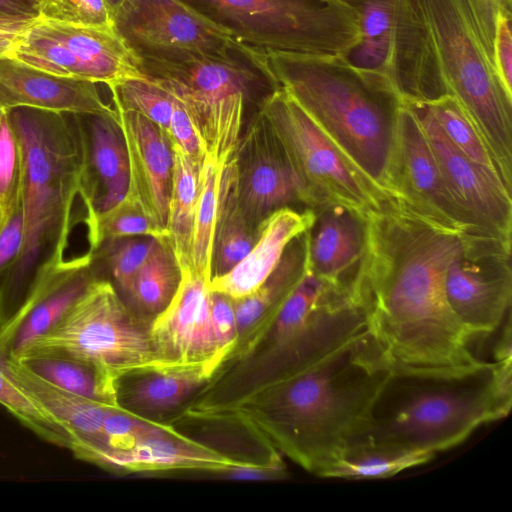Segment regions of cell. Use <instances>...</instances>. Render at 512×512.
Returning a JSON list of instances; mask_svg holds the SVG:
<instances>
[{"instance_id":"1","label":"cell","mask_w":512,"mask_h":512,"mask_svg":"<svg viewBox=\"0 0 512 512\" xmlns=\"http://www.w3.org/2000/svg\"><path fill=\"white\" fill-rule=\"evenodd\" d=\"M366 249L354 287L368 330L397 372L454 376L488 364L450 310L445 276L465 235L394 197L365 216Z\"/></svg>"},{"instance_id":"2","label":"cell","mask_w":512,"mask_h":512,"mask_svg":"<svg viewBox=\"0 0 512 512\" xmlns=\"http://www.w3.org/2000/svg\"><path fill=\"white\" fill-rule=\"evenodd\" d=\"M392 371L367 330L315 365L218 415L238 419L281 454L320 477L363 441Z\"/></svg>"},{"instance_id":"3","label":"cell","mask_w":512,"mask_h":512,"mask_svg":"<svg viewBox=\"0 0 512 512\" xmlns=\"http://www.w3.org/2000/svg\"><path fill=\"white\" fill-rule=\"evenodd\" d=\"M237 52L271 89L284 88L383 198L405 100L385 74L362 69L342 55Z\"/></svg>"},{"instance_id":"4","label":"cell","mask_w":512,"mask_h":512,"mask_svg":"<svg viewBox=\"0 0 512 512\" xmlns=\"http://www.w3.org/2000/svg\"><path fill=\"white\" fill-rule=\"evenodd\" d=\"M367 330L365 310L355 296L307 270L271 321L234 351L192 397L185 414L224 413L315 365Z\"/></svg>"},{"instance_id":"5","label":"cell","mask_w":512,"mask_h":512,"mask_svg":"<svg viewBox=\"0 0 512 512\" xmlns=\"http://www.w3.org/2000/svg\"><path fill=\"white\" fill-rule=\"evenodd\" d=\"M511 404L512 358L464 375L393 370L359 445L436 454L459 445L479 426L506 417Z\"/></svg>"},{"instance_id":"6","label":"cell","mask_w":512,"mask_h":512,"mask_svg":"<svg viewBox=\"0 0 512 512\" xmlns=\"http://www.w3.org/2000/svg\"><path fill=\"white\" fill-rule=\"evenodd\" d=\"M17 138L22 181V248L13 277L24 280L50 264L77 220L83 142L74 114L32 108L7 111Z\"/></svg>"},{"instance_id":"7","label":"cell","mask_w":512,"mask_h":512,"mask_svg":"<svg viewBox=\"0 0 512 512\" xmlns=\"http://www.w3.org/2000/svg\"><path fill=\"white\" fill-rule=\"evenodd\" d=\"M449 95L485 141L512 190V96L494 67L498 7L484 0H413Z\"/></svg>"},{"instance_id":"8","label":"cell","mask_w":512,"mask_h":512,"mask_svg":"<svg viewBox=\"0 0 512 512\" xmlns=\"http://www.w3.org/2000/svg\"><path fill=\"white\" fill-rule=\"evenodd\" d=\"M149 327L150 321L133 312L109 281L96 277L61 319L23 353L70 357L117 387L129 373L158 368Z\"/></svg>"},{"instance_id":"9","label":"cell","mask_w":512,"mask_h":512,"mask_svg":"<svg viewBox=\"0 0 512 512\" xmlns=\"http://www.w3.org/2000/svg\"><path fill=\"white\" fill-rule=\"evenodd\" d=\"M227 26L238 46L262 51L342 55L359 40L344 0H187Z\"/></svg>"},{"instance_id":"10","label":"cell","mask_w":512,"mask_h":512,"mask_svg":"<svg viewBox=\"0 0 512 512\" xmlns=\"http://www.w3.org/2000/svg\"><path fill=\"white\" fill-rule=\"evenodd\" d=\"M146 74L164 79L187 111L206 157L224 165L244 130L255 74L231 54L140 56Z\"/></svg>"},{"instance_id":"11","label":"cell","mask_w":512,"mask_h":512,"mask_svg":"<svg viewBox=\"0 0 512 512\" xmlns=\"http://www.w3.org/2000/svg\"><path fill=\"white\" fill-rule=\"evenodd\" d=\"M258 110L284 150L305 208L342 206L365 216L386 199L284 88H272Z\"/></svg>"},{"instance_id":"12","label":"cell","mask_w":512,"mask_h":512,"mask_svg":"<svg viewBox=\"0 0 512 512\" xmlns=\"http://www.w3.org/2000/svg\"><path fill=\"white\" fill-rule=\"evenodd\" d=\"M356 12L359 40L344 56L387 75L406 102L449 95L413 0H344Z\"/></svg>"},{"instance_id":"13","label":"cell","mask_w":512,"mask_h":512,"mask_svg":"<svg viewBox=\"0 0 512 512\" xmlns=\"http://www.w3.org/2000/svg\"><path fill=\"white\" fill-rule=\"evenodd\" d=\"M444 287L450 310L470 336L495 332L511 313V241L465 235Z\"/></svg>"},{"instance_id":"14","label":"cell","mask_w":512,"mask_h":512,"mask_svg":"<svg viewBox=\"0 0 512 512\" xmlns=\"http://www.w3.org/2000/svg\"><path fill=\"white\" fill-rule=\"evenodd\" d=\"M115 28L140 55H228L237 50L232 30L187 0H126Z\"/></svg>"},{"instance_id":"15","label":"cell","mask_w":512,"mask_h":512,"mask_svg":"<svg viewBox=\"0 0 512 512\" xmlns=\"http://www.w3.org/2000/svg\"><path fill=\"white\" fill-rule=\"evenodd\" d=\"M387 191L443 228L463 235H493L482 229L450 193L422 126L406 102L400 113Z\"/></svg>"},{"instance_id":"16","label":"cell","mask_w":512,"mask_h":512,"mask_svg":"<svg viewBox=\"0 0 512 512\" xmlns=\"http://www.w3.org/2000/svg\"><path fill=\"white\" fill-rule=\"evenodd\" d=\"M209 285L192 269L181 270L170 303L150 321L158 368L203 367L214 375L222 365L211 324Z\"/></svg>"},{"instance_id":"17","label":"cell","mask_w":512,"mask_h":512,"mask_svg":"<svg viewBox=\"0 0 512 512\" xmlns=\"http://www.w3.org/2000/svg\"><path fill=\"white\" fill-rule=\"evenodd\" d=\"M417 116L457 203L485 231L511 241L512 198L498 175L471 160L445 135L426 103L406 102Z\"/></svg>"},{"instance_id":"18","label":"cell","mask_w":512,"mask_h":512,"mask_svg":"<svg viewBox=\"0 0 512 512\" xmlns=\"http://www.w3.org/2000/svg\"><path fill=\"white\" fill-rule=\"evenodd\" d=\"M233 160L239 200L254 227L281 208L306 209L284 150L259 110L244 128Z\"/></svg>"},{"instance_id":"19","label":"cell","mask_w":512,"mask_h":512,"mask_svg":"<svg viewBox=\"0 0 512 512\" xmlns=\"http://www.w3.org/2000/svg\"><path fill=\"white\" fill-rule=\"evenodd\" d=\"M129 162L126 198L166 229L174 154L166 134L141 114L114 106Z\"/></svg>"},{"instance_id":"20","label":"cell","mask_w":512,"mask_h":512,"mask_svg":"<svg viewBox=\"0 0 512 512\" xmlns=\"http://www.w3.org/2000/svg\"><path fill=\"white\" fill-rule=\"evenodd\" d=\"M70 448L82 459L121 472L202 470L223 473L232 467L243 466L175 428L145 437L127 449H111L88 441L74 442Z\"/></svg>"},{"instance_id":"21","label":"cell","mask_w":512,"mask_h":512,"mask_svg":"<svg viewBox=\"0 0 512 512\" xmlns=\"http://www.w3.org/2000/svg\"><path fill=\"white\" fill-rule=\"evenodd\" d=\"M97 83L53 75L15 57H0V107L3 111L32 108L76 115L116 118L102 99Z\"/></svg>"},{"instance_id":"22","label":"cell","mask_w":512,"mask_h":512,"mask_svg":"<svg viewBox=\"0 0 512 512\" xmlns=\"http://www.w3.org/2000/svg\"><path fill=\"white\" fill-rule=\"evenodd\" d=\"M83 142L81 195L89 234L95 219L121 202L129 186V162L116 118L76 115Z\"/></svg>"},{"instance_id":"23","label":"cell","mask_w":512,"mask_h":512,"mask_svg":"<svg viewBox=\"0 0 512 512\" xmlns=\"http://www.w3.org/2000/svg\"><path fill=\"white\" fill-rule=\"evenodd\" d=\"M314 212L308 270L324 283L353 293L366 249L365 218L342 206Z\"/></svg>"},{"instance_id":"24","label":"cell","mask_w":512,"mask_h":512,"mask_svg":"<svg viewBox=\"0 0 512 512\" xmlns=\"http://www.w3.org/2000/svg\"><path fill=\"white\" fill-rule=\"evenodd\" d=\"M39 21L76 58L85 80L111 86L147 75L140 55L115 27L76 26L40 18Z\"/></svg>"},{"instance_id":"25","label":"cell","mask_w":512,"mask_h":512,"mask_svg":"<svg viewBox=\"0 0 512 512\" xmlns=\"http://www.w3.org/2000/svg\"><path fill=\"white\" fill-rule=\"evenodd\" d=\"M312 209L284 207L273 212L262 224L256 243L246 256L227 273L211 279L210 290L233 300L254 292L278 265L288 243L313 223Z\"/></svg>"},{"instance_id":"26","label":"cell","mask_w":512,"mask_h":512,"mask_svg":"<svg viewBox=\"0 0 512 512\" xmlns=\"http://www.w3.org/2000/svg\"><path fill=\"white\" fill-rule=\"evenodd\" d=\"M0 363L14 382L70 435L71 444L76 441H100L104 420L111 406L52 385L9 355L0 356Z\"/></svg>"},{"instance_id":"27","label":"cell","mask_w":512,"mask_h":512,"mask_svg":"<svg viewBox=\"0 0 512 512\" xmlns=\"http://www.w3.org/2000/svg\"><path fill=\"white\" fill-rule=\"evenodd\" d=\"M307 270L308 230L288 243L276 268L254 292L233 300L237 342L232 353L271 321Z\"/></svg>"},{"instance_id":"28","label":"cell","mask_w":512,"mask_h":512,"mask_svg":"<svg viewBox=\"0 0 512 512\" xmlns=\"http://www.w3.org/2000/svg\"><path fill=\"white\" fill-rule=\"evenodd\" d=\"M203 367L153 368L129 373L117 385L121 408L148 418L178 408L212 378Z\"/></svg>"},{"instance_id":"29","label":"cell","mask_w":512,"mask_h":512,"mask_svg":"<svg viewBox=\"0 0 512 512\" xmlns=\"http://www.w3.org/2000/svg\"><path fill=\"white\" fill-rule=\"evenodd\" d=\"M260 228L247 219L238 194L233 156L222 166L215 237L212 257V278L221 276L237 265L256 243Z\"/></svg>"},{"instance_id":"30","label":"cell","mask_w":512,"mask_h":512,"mask_svg":"<svg viewBox=\"0 0 512 512\" xmlns=\"http://www.w3.org/2000/svg\"><path fill=\"white\" fill-rule=\"evenodd\" d=\"M172 187L166 230L168 243L181 270L192 269V243L199 174L202 164L173 148Z\"/></svg>"},{"instance_id":"31","label":"cell","mask_w":512,"mask_h":512,"mask_svg":"<svg viewBox=\"0 0 512 512\" xmlns=\"http://www.w3.org/2000/svg\"><path fill=\"white\" fill-rule=\"evenodd\" d=\"M13 358L37 376L67 392L111 407H120L117 387L83 362L44 352H25Z\"/></svg>"},{"instance_id":"32","label":"cell","mask_w":512,"mask_h":512,"mask_svg":"<svg viewBox=\"0 0 512 512\" xmlns=\"http://www.w3.org/2000/svg\"><path fill=\"white\" fill-rule=\"evenodd\" d=\"M435 454L389 446L362 444L349 449L320 477L347 480H376L429 462Z\"/></svg>"},{"instance_id":"33","label":"cell","mask_w":512,"mask_h":512,"mask_svg":"<svg viewBox=\"0 0 512 512\" xmlns=\"http://www.w3.org/2000/svg\"><path fill=\"white\" fill-rule=\"evenodd\" d=\"M180 280L181 269L168 240H158L136 275L130 298L142 316L152 320L170 303Z\"/></svg>"},{"instance_id":"34","label":"cell","mask_w":512,"mask_h":512,"mask_svg":"<svg viewBox=\"0 0 512 512\" xmlns=\"http://www.w3.org/2000/svg\"><path fill=\"white\" fill-rule=\"evenodd\" d=\"M222 165L206 157L199 174V189L192 243V270L208 283L212 279V257Z\"/></svg>"},{"instance_id":"35","label":"cell","mask_w":512,"mask_h":512,"mask_svg":"<svg viewBox=\"0 0 512 512\" xmlns=\"http://www.w3.org/2000/svg\"><path fill=\"white\" fill-rule=\"evenodd\" d=\"M108 88L114 106L141 114L167 136L176 97L164 79L147 74L141 78L123 80Z\"/></svg>"},{"instance_id":"36","label":"cell","mask_w":512,"mask_h":512,"mask_svg":"<svg viewBox=\"0 0 512 512\" xmlns=\"http://www.w3.org/2000/svg\"><path fill=\"white\" fill-rule=\"evenodd\" d=\"M426 104L445 135L461 152L500 177L485 141L453 96L446 95Z\"/></svg>"},{"instance_id":"37","label":"cell","mask_w":512,"mask_h":512,"mask_svg":"<svg viewBox=\"0 0 512 512\" xmlns=\"http://www.w3.org/2000/svg\"><path fill=\"white\" fill-rule=\"evenodd\" d=\"M136 236H149L158 240L168 238L167 230L149 218L135 202L126 197L94 221L89 234L93 252L105 242Z\"/></svg>"},{"instance_id":"38","label":"cell","mask_w":512,"mask_h":512,"mask_svg":"<svg viewBox=\"0 0 512 512\" xmlns=\"http://www.w3.org/2000/svg\"><path fill=\"white\" fill-rule=\"evenodd\" d=\"M0 404L41 435L70 447V435L14 382L1 363Z\"/></svg>"},{"instance_id":"39","label":"cell","mask_w":512,"mask_h":512,"mask_svg":"<svg viewBox=\"0 0 512 512\" xmlns=\"http://www.w3.org/2000/svg\"><path fill=\"white\" fill-rule=\"evenodd\" d=\"M22 160L7 112L0 120V212L4 222L20 203Z\"/></svg>"},{"instance_id":"40","label":"cell","mask_w":512,"mask_h":512,"mask_svg":"<svg viewBox=\"0 0 512 512\" xmlns=\"http://www.w3.org/2000/svg\"><path fill=\"white\" fill-rule=\"evenodd\" d=\"M173 428L172 425L142 417L121 407H112L106 415L97 444L111 449H127L145 437L165 433Z\"/></svg>"},{"instance_id":"41","label":"cell","mask_w":512,"mask_h":512,"mask_svg":"<svg viewBox=\"0 0 512 512\" xmlns=\"http://www.w3.org/2000/svg\"><path fill=\"white\" fill-rule=\"evenodd\" d=\"M158 239L149 236L127 237L109 241L107 257L111 274L119 289L130 298L137 273Z\"/></svg>"},{"instance_id":"42","label":"cell","mask_w":512,"mask_h":512,"mask_svg":"<svg viewBox=\"0 0 512 512\" xmlns=\"http://www.w3.org/2000/svg\"><path fill=\"white\" fill-rule=\"evenodd\" d=\"M40 19L86 27H115L105 0H48L40 7Z\"/></svg>"},{"instance_id":"43","label":"cell","mask_w":512,"mask_h":512,"mask_svg":"<svg viewBox=\"0 0 512 512\" xmlns=\"http://www.w3.org/2000/svg\"><path fill=\"white\" fill-rule=\"evenodd\" d=\"M210 316L216 348L224 363L237 342V324L233 299L222 293L211 291Z\"/></svg>"},{"instance_id":"44","label":"cell","mask_w":512,"mask_h":512,"mask_svg":"<svg viewBox=\"0 0 512 512\" xmlns=\"http://www.w3.org/2000/svg\"><path fill=\"white\" fill-rule=\"evenodd\" d=\"M492 53L496 73L507 93L512 96L511 8L497 9Z\"/></svg>"},{"instance_id":"45","label":"cell","mask_w":512,"mask_h":512,"mask_svg":"<svg viewBox=\"0 0 512 512\" xmlns=\"http://www.w3.org/2000/svg\"><path fill=\"white\" fill-rule=\"evenodd\" d=\"M167 137L173 148L179 149L199 164L203 163L206 154L202 142L187 111L177 98L170 118Z\"/></svg>"},{"instance_id":"46","label":"cell","mask_w":512,"mask_h":512,"mask_svg":"<svg viewBox=\"0 0 512 512\" xmlns=\"http://www.w3.org/2000/svg\"><path fill=\"white\" fill-rule=\"evenodd\" d=\"M21 201L0 229V275L15 263L23 242Z\"/></svg>"},{"instance_id":"47","label":"cell","mask_w":512,"mask_h":512,"mask_svg":"<svg viewBox=\"0 0 512 512\" xmlns=\"http://www.w3.org/2000/svg\"><path fill=\"white\" fill-rule=\"evenodd\" d=\"M221 474L235 480H276L285 478L287 470L278 467L243 465L232 467Z\"/></svg>"},{"instance_id":"48","label":"cell","mask_w":512,"mask_h":512,"mask_svg":"<svg viewBox=\"0 0 512 512\" xmlns=\"http://www.w3.org/2000/svg\"><path fill=\"white\" fill-rule=\"evenodd\" d=\"M0 16L39 19L40 6L31 0H0Z\"/></svg>"},{"instance_id":"49","label":"cell","mask_w":512,"mask_h":512,"mask_svg":"<svg viewBox=\"0 0 512 512\" xmlns=\"http://www.w3.org/2000/svg\"><path fill=\"white\" fill-rule=\"evenodd\" d=\"M38 19H25L0 16V32L23 34Z\"/></svg>"},{"instance_id":"50","label":"cell","mask_w":512,"mask_h":512,"mask_svg":"<svg viewBox=\"0 0 512 512\" xmlns=\"http://www.w3.org/2000/svg\"><path fill=\"white\" fill-rule=\"evenodd\" d=\"M23 34L0 32V57L11 55Z\"/></svg>"},{"instance_id":"51","label":"cell","mask_w":512,"mask_h":512,"mask_svg":"<svg viewBox=\"0 0 512 512\" xmlns=\"http://www.w3.org/2000/svg\"><path fill=\"white\" fill-rule=\"evenodd\" d=\"M105 1L115 19L117 12L119 11V9L121 8V6L124 4V2L126 0H105Z\"/></svg>"},{"instance_id":"52","label":"cell","mask_w":512,"mask_h":512,"mask_svg":"<svg viewBox=\"0 0 512 512\" xmlns=\"http://www.w3.org/2000/svg\"><path fill=\"white\" fill-rule=\"evenodd\" d=\"M486 3L495 7L511 8V0H484Z\"/></svg>"},{"instance_id":"53","label":"cell","mask_w":512,"mask_h":512,"mask_svg":"<svg viewBox=\"0 0 512 512\" xmlns=\"http://www.w3.org/2000/svg\"><path fill=\"white\" fill-rule=\"evenodd\" d=\"M31 1H33V2L37 3V4L41 7V6H42L45 2H47L48 0H31Z\"/></svg>"},{"instance_id":"54","label":"cell","mask_w":512,"mask_h":512,"mask_svg":"<svg viewBox=\"0 0 512 512\" xmlns=\"http://www.w3.org/2000/svg\"><path fill=\"white\" fill-rule=\"evenodd\" d=\"M4 223H5V222H4V219H3L2 214H1V212H0V229L2 228V226H3V224H4Z\"/></svg>"},{"instance_id":"55","label":"cell","mask_w":512,"mask_h":512,"mask_svg":"<svg viewBox=\"0 0 512 512\" xmlns=\"http://www.w3.org/2000/svg\"><path fill=\"white\" fill-rule=\"evenodd\" d=\"M4 112H6V111H3V110L1 109V107H0V120H1V117H2V115L4 114Z\"/></svg>"}]
</instances>
